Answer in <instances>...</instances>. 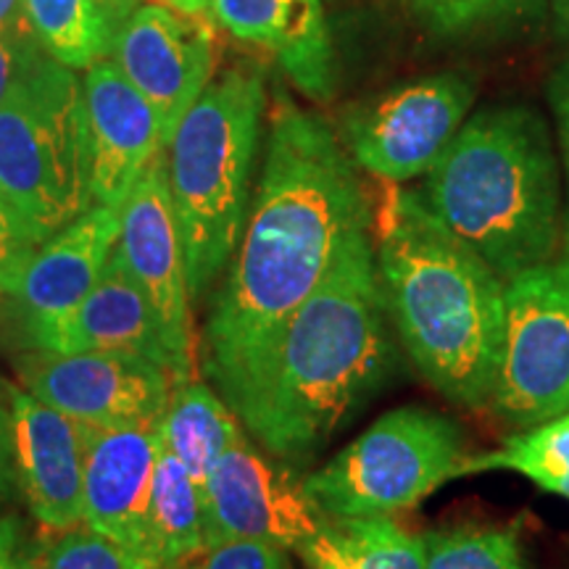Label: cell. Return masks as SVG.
I'll return each mask as SVG.
<instances>
[{"instance_id": "cell-36", "label": "cell", "mask_w": 569, "mask_h": 569, "mask_svg": "<svg viewBox=\"0 0 569 569\" xmlns=\"http://www.w3.org/2000/svg\"><path fill=\"white\" fill-rule=\"evenodd\" d=\"M549 11L557 30L569 38V0H549Z\"/></svg>"}, {"instance_id": "cell-35", "label": "cell", "mask_w": 569, "mask_h": 569, "mask_svg": "<svg viewBox=\"0 0 569 569\" xmlns=\"http://www.w3.org/2000/svg\"><path fill=\"white\" fill-rule=\"evenodd\" d=\"M24 24L27 17L21 0H0V34L19 30V27Z\"/></svg>"}, {"instance_id": "cell-28", "label": "cell", "mask_w": 569, "mask_h": 569, "mask_svg": "<svg viewBox=\"0 0 569 569\" xmlns=\"http://www.w3.org/2000/svg\"><path fill=\"white\" fill-rule=\"evenodd\" d=\"M174 569H293L288 551L251 540H234L198 551Z\"/></svg>"}, {"instance_id": "cell-14", "label": "cell", "mask_w": 569, "mask_h": 569, "mask_svg": "<svg viewBox=\"0 0 569 569\" xmlns=\"http://www.w3.org/2000/svg\"><path fill=\"white\" fill-rule=\"evenodd\" d=\"M84 525L117 543L138 569H156L148 543L159 432L151 427H84Z\"/></svg>"}, {"instance_id": "cell-5", "label": "cell", "mask_w": 569, "mask_h": 569, "mask_svg": "<svg viewBox=\"0 0 569 569\" xmlns=\"http://www.w3.org/2000/svg\"><path fill=\"white\" fill-rule=\"evenodd\" d=\"M264 109L261 71L232 69L209 82L167 146L169 193L193 301L222 277L246 230Z\"/></svg>"}, {"instance_id": "cell-38", "label": "cell", "mask_w": 569, "mask_h": 569, "mask_svg": "<svg viewBox=\"0 0 569 569\" xmlns=\"http://www.w3.org/2000/svg\"><path fill=\"white\" fill-rule=\"evenodd\" d=\"M30 569H38V561H34V557H32V565H30Z\"/></svg>"}, {"instance_id": "cell-29", "label": "cell", "mask_w": 569, "mask_h": 569, "mask_svg": "<svg viewBox=\"0 0 569 569\" xmlns=\"http://www.w3.org/2000/svg\"><path fill=\"white\" fill-rule=\"evenodd\" d=\"M38 248L40 246L27 232L19 213L6 201V196L0 193V293H11L13 284H17Z\"/></svg>"}, {"instance_id": "cell-18", "label": "cell", "mask_w": 569, "mask_h": 569, "mask_svg": "<svg viewBox=\"0 0 569 569\" xmlns=\"http://www.w3.org/2000/svg\"><path fill=\"white\" fill-rule=\"evenodd\" d=\"M117 240L119 209L103 203H92L82 217L48 238L9 293L21 330L80 303L101 280Z\"/></svg>"}, {"instance_id": "cell-4", "label": "cell", "mask_w": 569, "mask_h": 569, "mask_svg": "<svg viewBox=\"0 0 569 569\" xmlns=\"http://www.w3.org/2000/svg\"><path fill=\"white\" fill-rule=\"evenodd\" d=\"M417 193L503 282L565 243L559 156L532 106L498 103L467 117Z\"/></svg>"}, {"instance_id": "cell-26", "label": "cell", "mask_w": 569, "mask_h": 569, "mask_svg": "<svg viewBox=\"0 0 569 569\" xmlns=\"http://www.w3.org/2000/svg\"><path fill=\"white\" fill-rule=\"evenodd\" d=\"M425 538V569H528L517 528L459 525Z\"/></svg>"}, {"instance_id": "cell-30", "label": "cell", "mask_w": 569, "mask_h": 569, "mask_svg": "<svg viewBox=\"0 0 569 569\" xmlns=\"http://www.w3.org/2000/svg\"><path fill=\"white\" fill-rule=\"evenodd\" d=\"M46 56V48L34 38L30 24L13 32L0 34V103L11 96V90L30 74L34 63Z\"/></svg>"}, {"instance_id": "cell-2", "label": "cell", "mask_w": 569, "mask_h": 569, "mask_svg": "<svg viewBox=\"0 0 569 569\" xmlns=\"http://www.w3.org/2000/svg\"><path fill=\"white\" fill-rule=\"evenodd\" d=\"M398 367L372 227L356 230L319 288L284 325L232 411L269 457L301 475Z\"/></svg>"}, {"instance_id": "cell-7", "label": "cell", "mask_w": 569, "mask_h": 569, "mask_svg": "<svg viewBox=\"0 0 569 569\" xmlns=\"http://www.w3.org/2000/svg\"><path fill=\"white\" fill-rule=\"evenodd\" d=\"M459 425L425 407L388 411L317 472L303 493L325 519L398 517L457 480L465 461Z\"/></svg>"}, {"instance_id": "cell-9", "label": "cell", "mask_w": 569, "mask_h": 569, "mask_svg": "<svg viewBox=\"0 0 569 569\" xmlns=\"http://www.w3.org/2000/svg\"><path fill=\"white\" fill-rule=\"evenodd\" d=\"M478 82L467 71H438L398 84L343 119V146L356 167L388 184L427 174L472 111Z\"/></svg>"}, {"instance_id": "cell-19", "label": "cell", "mask_w": 569, "mask_h": 569, "mask_svg": "<svg viewBox=\"0 0 569 569\" xmlns=\"http://www.w3.org/2000/svg\"><path fill=\"white\" fill-rule=\"evenodd\" d=\"M213 19L238 40L267 48L311 101L336 90V53L322 0H211Z\"/></svg>"}, {"instance_id": "cell-22", "label": "cell", "mask_w": 569, "mask_h": 569, "mask_svg": "<svg viewBox=\"0 0 569 569\" xmlns=\"http://www.w3.org/2000/svg\"><path fill=\"white\" fill-rule=\"evenodd\" d=\"M148 543L156 569H174L206 549L201 488L161 443L148 507Z\"/></svg>"}, {"instance_id": "cell-13", "label": "cell", "mask_w": 569, "mask_h": 569, "mask_svg": "<svg viewBox=\"0 0 569 569\" xmlns=\"http://www.w3.org/2000/svg\"><path fill=\"white\" fill-rule=\"evenodd\" d=\"M113 63L153 106L163 148L182 117L209 88L217 67V34L201 13L138 6L113 40Z\"/></svg>"}, {"instance_id": "cell-34", "label": "cell", "mask_w": 569, "mask_h": 569, "mask_svg": "<svg viewBox=\"0 0 569 569\" xmlns=\"http://www.w3.org/2000/svg\"><path fill=\"white\" fill-rule=\"evenodd\" d=\"M98 9L103 11L106 21H109L113 38H117L119 30L124 27V21L132 17V11L138 9V0H96Z\"/></svg>"}, {"instance_id": "cell-24", "label": "cell", "mask_w": 569, "mask_h": 569, "mask_svg": "<svg viewBox=\"0 0 569 569\" xmlns=\"http://www.w3.org/2000/svg\"><path fill=\"white\" fill-rule=\"evenodd\" d=\"M34 38L51 59L69 69H88L109 59L113 32L96 0H21Z\"/></svg>"}, {"instance_id": "cell-20", "label": "cell", "mask_w": 569, "mask_h": 569, "mask_svg": "<svg viewBox=\"0 0 569 569\" xmlns=\"http://www.w3.org/2000/svg\"><path fill=\"white\" fill-rule=\"evenodd\" d=\"M159 443L172 451L198 488H203L213 465L246 438V427L224 398L198 380L177 382L159 422Z\"/></svg>"}, {"instance_id": "cell-8", "label": "cell", "mask_w": 569, "mask_h": 569, "mask_svg": "<svg viewBox=\"0 0 569 569\" xmlns=\"http://www.w3.org/2000/svg\"><path fill=\"white\" fill-rule=\"evenodd\" d=\"M490 409L517 427L569 411V232L553 259L507 280V319Z\"/></svg>"}, {"instance_id": "cell-17", "label": "cell", "mask_w": 569, "mask_h": 569, "mask_svg": "<svg viewBox=\"0 0 569 569\" xmlns=\"http://www.w3.org/2000/svg\"><path fill=\"white\" fill-rule=\"evenodd\" d=\"M24 338L34 351L146 356L174 377L172 353L159 317L117 251L111 253L101 280L80 303L48 322L24 327Z\"/></svg>"}, {"instance_id": "cell-12", "label": "cell", "mask_w": 569, "mask_h": 569, "mask_svg": "<svg viewBox=\"0 0 569 569\" xmlns=\"http://www.w3.org/2000/svg\"><path fill=\"white\" fill-rule=\"evenodd\" d=\"M119 259L153 306L174 365V382L193 380L196 348L188 274L167 180V151L148 163L119 211Z\"/></svg>"}, {"instance_id": "cell-1", "label": "cell", "mask_w": 569, "mask_h": 569, "mask_svg": "<svg viewBox=\"0 0 569 569\" xmlns=\"http://www.w3.org/2000/svg\"><path fill=\"white\" fill-rule=\"evenodd\" d=\"M361 227H372V209L343 140L277 98L246 230L203 325V372L227 407L253 386L284 325Z\"/></svg>"}, {"instance_id": "cell-23", "label": "cell", "mask_w": 569, "mask_h": 569, "mask_svg": "<svg viewBox=\"0 0 569 569\" xmlns=\"http://www.w3.org/2000/svg\"><path fill=\"white\" fill-rule=\"evenodd\" d=\"M480 472H517L543 493L569 501V411L517 432L496 451L465 457L457 478Z\"/></svg>"}, {"instance_id": "cell-15", "label": "cell", "mask_w": 569, "mask_h": 569, "mask_svg": "<svg viewBox=\"0 0 569 569\" xmlns=\"http://www.w3.org/2000/svg\"><path fill=\"white\" fill-rule=\"evenodd\" d=\"M82 92L92 203L122 211L148 163L167 151L159 119L111 59L88 67Z\"/></svg>"}, {"instance_id": "cell-16", "label": "cell", "mask_w": 569, "mask_h": 569, "mask_svg": "<svg viewBox=\"0 0 569 569\" xmlns=\"http://www.w3.org/2000/svg\"><path fill=\"white\" fill-rule=\"evenodd\" d=\"M13 465L32 517L46 530L63 532L84 522V436L82 425L11 388Z\"/></svg>"}, {"instance_id": "cell-32", "label": "cell", "mask_w": 569, "mask_h": 569, "mask_svg": "<svg viewBox=\"0 0 569 569\" xmlns=\"http://www.w3.org/2000/svg\"><path fill=\"white\" fill-rule=\"evenodd\" d=\"M19 488L17 465H13V427L11 407L0 401V503H6Z\"/></svg>"}, {"instance_id": "cell-6", "label": "cell", "mask_w": 569, "mask_h": 569, "mask_svg": "<svg viewBox=\"0 0 569 569\" xmlns=\"http://www.w3.org/2000/svg\"><path fill=\"white\" fill-rule=\"evenodd\" d=\"M0 193L38 246L92 206L82 82L48 53L0 103Z\"/></svg>"}, {"instance_id": "cell-25", "label": "cell", "mask_w": 569, "mask_h": 569, "mask_svg": "<svg viewBox=\"0 0 569 569\" xmlns=\"http://www.w3.org/2000/svg\"><path fill=\"white\" fill-rule=\"evenodd\" d=\"M411 17L438 40H467L507 32L543 19L549 0H407Z\"/></svg>"}, {"instance_id": "cell-3", "label": "cell", "mask_w": 569, "mask_h": 569, "mask_svg": "<svg viewBox=\"0 0 569 569\" xmlns=\"http://www.w3.org/2000/svg\"><path fill=\"white\" fill-rule=\"evenodd\" d=\"M375 259L398 343L427 386L461 409H490L501 361L507 282L427 209L390 184Z\"/></svg>"}, {"instance_id": "cell-37", "label": "cell", "mask_w": 569, "mask_h": 569, "mask_svg": "<svg viewBox=\"0 0 569 569\" xmlns=\"http://www.w3.org/2000/svg\"><path fill=\"white\" fill-rule=\"evenodd\" d=\"M163 3L180 13H203L211 6V0H163Z\"/></svg>"}, {"instance_id": "cell-11", "label": "cell", "mask_w": 569, "mask_h": 569, "mask_svg": "<svg viewBox=\"0 0 569 569\" xmlns=\"http://www.w3.org/2000/svg\"><path fill=\"white\" fill-rule=\"evenodd\" d=\"M21 386L84 427H151L172 396L174 377L132 353L32 351L19 361Z\"/></svg>"}, {"instance_id": "cell-31", "label": "cell", "mask_w": 569, "mask_h": 569, "mask_svg": "<svg viewBox=\"0 0 569 569\" xmlns=\"http://www.w3.org/2000/svg\"><path fill=\"white\" fill-rule=\"evenodd\" d=\"M549 101L557 117V132H559V148L561 159H565V172L569 184V59L561 63L549 84Z\"/></svg>"}, {"instance_id": "cell-33", "label": "cell", "mask_w": 569, "mask_h": 569, "mask_svg": "<svg viewBox=\"0 0 569 569\" xmlns=\"http://www.w3.org/2000/svg\"><path fill=\"white\" fill-rule=\"evenodd\" d=\"M32 557L21 546V525L9 515H0V569H30Z\"/></svg>"}, {"instance_id": "cell-21", "label": "cell", "mask_w": 569, "mask_h": 569, "mask_svg": "<svg viewBox=\"0 0 569 569\" xmlns=\"http://www.w3.org/2000/svg\"><path fill=\"white\" fill-rule=\"evenodd\" d=\"M298 557L306 569H425V538L396 517L327 519Z\"/></svg>"}, {"instance_id": "cell-27", "label": "cell", "mask_w": 569, "mask_h": 569, "mask_svg": "<svg viewBox=\"0 0 569 569\" xmlns=\"http://www.w3.org/2000/svg\"><path fill=\"white\" fill-rule=\"evenodd\" d=\"M34 561L38 569H138L117 543L98 536L88 525L63 530Z\"/></svg>"}, {"instance_id": "cell-10", "label": "cell", "mask_w": 569, "mask_h": 569, "mask_svg": "<svg viewBox=\"0 0 569 569\" xmlns=\"http://www.w3.org/2000/svg\"><path fill=\"white\" fill-rule=\"evenodd\" d=\"M206 549L234 540L301 551L327 519L303 493V475L240 438L201 488Z\"/></svg>"}]
</instances>
